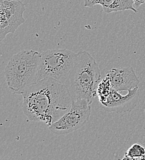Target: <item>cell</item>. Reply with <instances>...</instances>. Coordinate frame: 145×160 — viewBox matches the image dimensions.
<instances>
[{"label": "cell", "mask_w": 145, "mask_h": 160, "mask_svg": "<svg viewBox=\"0 0 145 160\" xmlns=\"http://www.w3.org/2000/svg\"><path fill=\"white\" fill-rule=\"evenodd\" d=\"M77 55L66 49H49L41 53L37 82L51 78L64 84L74 65Z\"/></svg>", "instance_id": "277c9868"}, {"label": "cell", "mask_w": 145, "mask_h": 160, "mask_svg": "<svg viewBox=\"0 0 145 160\" xmlns=\"http://www.w3.org/2000/svg\"><path fill=\"white\" fill-rule=\"evenodd\" d=\"M96 4H100L104 11L107 14L126 10H131L135 13L138 12L133 6V0H97Z\"/></svg>", "instance_id": "9c48e42d"}, {"label": "cell", "mask_w": 145, "mask_h": 160, "mask_svg": "<svg viewBox=\"0 0 145 160\" xmlns=\"http://www.w3.org/2000/svg\"><path fill=\"white\" fill-rule=\"evenodd\" d=\"M91 104L86 99L72 100L70 110L49 126V130L58 136H65L79 129L90 120Z\"/></svg>", "instance_id": "5b68a950"}, {"label": "cell", "mask_w": 145, "mask_h": 160, "mask_svg": "<svg viewBox=\"0 0 145 160\" xmlns=\"http://www.w3.org/2000/svg\"><path fill=\"white\" fill-rule=\"evenodd\" d=\"M96 5V0H84V6L85 7H93Z\"/></svg>", "instance_id": "7c38bea8"}, {"label": "cell", "mask_w": 145, "mask_h": 160, "mask_svg": "<svg viewBox=\"0 0 145 160\" xmlns=\"http://www.w3.org/2000/svg\"><path fill=\"white\" fill-rule=\"evenodd\" d=\"M101 78L99 64L90 53L80 51L64 84L72 100L86 99L91 103Z\"/></svg>", "instance_id": "7a4b0ae2"}, {"label": "cell", "mask_w": 145, "mask_h": 160, "mask_svg": "<svg viewBox=\"0 0 145 160\" xmlns=\"http://www.w3.org/2000/svg\"><path fill=\"white\" fill-rule=\"evenodd\" d=\"M145 155V148L142 145L135 143L133 144L125 152V156L130 158L142 157Z\"/></svg>", "instance_id": "8fae6325"}, {"label": "cell", "mask_w": 145, "mask_h": 160, "mask_svg": "<svg viewBox=\"0 0 145 160\" xmlns=\"http://www.w3.org/2000/svg\"><path fill=\"white\" fill-rule=\"evenodd\" d=\"M41 53L32 49L22 50L14 54L4 69L9 88L15 94H21L29 85L37 82Z\"/></svg>", "instance_id": "3957f363"}, {"label": "cell", "mask_w": 145, "mask_h": 160, "mask_svg": "<svg viewBox=\"0 0 145 160\" xmlns=\"http://www.w3.org/2000/svg\"><path fill=\"white\" fill-rule=\"evenodd\" d=\"M111 89L110 81L107 77H105V78L100 82L97 89V95L98 96L99 100L101 104H103L107 99Z\"/></svg>", "instance_id": "30bf717a"}, {"label": "cell", "mask_w": 145, "mask_h": 160, "mask_svg": "<svg viewBox=\"0 0 145 160\" xmlns=\"http://www.w3.org/2000/svg\"><path fill=\"white\" fill-rule=\"evenodd\" d=\"M25 4L21 1L0 0V40L8 34L14 33L25 23Z\"/></svg>", "instance_id": "8992f818"}, {"label": "cell", "mask_w": 145, "mask_h": 160, "mask_svg": "<svg viewBox=\"0 0 145 160\" xmlns=\"http://www.w3.org/2000/svg\"><path fill=\"white\" fill-rule=\"evenodd\" d=\"M122 160H145V155L142 157H136V158H130V157L125 156L124 158Z\"/></svg>", "instance_id": "4fadbf2b"}, {"label": "cell", "mask_w": 145, "mask_h": 160, "mask_svg": "<svg viewBox=\"0 0 145 160\" xmlns=\"http://www.w3.org/2000/svg\"><path fill=\"white\" fill-rule=\"evenodd\" d=\"M111 88L117 91H128L138 87L140 80L132 67L112 68L106 73Z\"/></svg>", "instance_id": "ba28073f"}, {"label": "cell", "mask_w": 145, "mask_h": 160, "mask_svg": "<svg viewBox=\"0 0 145 160\" xmlns=\"http://www.w3.org/2000/svg\"><path fill=\"white\" fill-rule=\"evenodd\" d=\"M21 94L23 97L22 110L27 118L44 122L48 127L65 115L72 103L64 84L51 78L28 86Z\"/></svg>", "instance_id": "6da1fadb"}, {"label": "cell", "mask_w": 145, "mask_h": 160, "mask_svg": "<svg viewBox=\"0 0 145 160\" xmlns=\"http://www.w3.org/2000/svg\"><path fill=\"white\" fill-rule=\"evenodd\" d=\"M125 95L111 89L107 99L101 104L104 110L117 113H125L133 110L137 105L139 98V88H135L127 91Z\"/></svg>", "instance_id": "52a82bcc"}, {"label": "cell", "mask_w": 145, "mask_h": 160, "mask_svg": "<svg viewBox=\"0 0 145 160\" xmlns=\"http://www.w3.org/2000/svg\"><path fill=\"white\" fill-rule=\"evenodd\" d=\"M135 5L137 8H138L139 6H140L142 4L145 3V0H133Z\"/></svg>", "instance_id": "5bb4252c"}, {"label": "cell", "mask_w": 145, "mask_h": 160, "mask_svg": "<svg viewBox=\"0 0 145 160\" xmlns=\"http://www.w3.org/2000/svg\"><path fill=\"white\" fill-rule=\"evenodd\" d=\"M16 1H21V0H16Z\"/></svg>", "instance_id": "9a60e30c"}]
</instances>
